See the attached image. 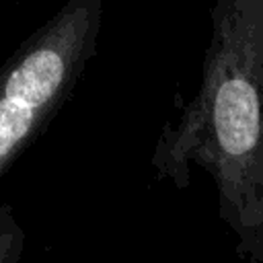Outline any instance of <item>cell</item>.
Returning a JSON list of instances; mask_svg holds the SVG:
<instances>
[{"label":"cell","mask_w":263,"mask_h":263,"mask_svg":"<svg viewBox=\"0 0 263 263\" xmlns=\"http://www.w3.org/2000/svg\"><path fill=\"white\" fill-rule=\"evenodd\" d=\"M195 97L166 125L154 166L177 187L205 171L245 263H263V0H214Z\"/></svg>","instance_id":"cell-1"},{"label":"cell","mask_w":263,"mask_h":263,"mask_svg":"<svg viewBox=\"0 0 263 263\" xmlns=\"http://www.w3.org/2000/svg\"><path fill=\"white\" fill-rule=\"evenodd\" d=\"M101 16L103 0H68L0 68V177L74 90Z\"/></svg>","instance_id":"cell-2"},{"label":"cell","mask_w":263,"mask_h":263,"mask_svg":"<svg viewBox=\"0 0 263 263\" xmlns=\"http://www.w3.org/2000/svg\"><path fill=\"white\" fill-rule=\"evenodd\" d=\"M25 251V232L8 203L0 205V263H18Z\"/></svg>","instance_id":"cell-3"}]
</instances>
